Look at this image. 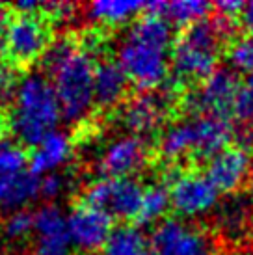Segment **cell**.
Here are the masks:
<instances>
[{
  "mask_svg": "<svg viewBox=\"0 0 253 255\" xmlns=\"http://www.w3.org/2000/svg\"><path fill=\"white\" fill-rule=\"evenodd\" d=\"M54 86L41 75L22 78L9 114V127L15 138L24 147H37L43 140L54 132L60 120Z\"/></svg>",
  "mask_w": 253,
  "mask_h": 255,
  "instance_id": "cell-1",
  "label": "cell"
},
{
  "mask_svg": "<svg viewBox=\"0 0 253 255\" xmlns=\"http://www.w3.org/2000/svg\"><path fill=\"white\" fill-rule=\"evenodd\" d=\"M95 60L82 47L50 73L60 110L65 121H86V114L95 107Z\"/></svg>",
  "mask_w": 253,
  "mask_h": 255,
  "instance_id": "cell-2",
  "label": "cell"
},
{
  "mask_svg": "<svg viewBox=\"0 0 253 255\" xmlns=\"http://www.w3.org/2000/svg\"><path fill=\"white\" fill-rule=\"evenodd\" d=\"M54 22L41 11L21 13L11 9L7 28L6 60L17 71H26L35 62L43 60L54 43Z\"/></svg>",
  "mask_w": 253,
  "mask_h": 255,
  "instance_id": "cell-3",
  "label": "cell"
},
{
  "mask_svg": "<svg viewBox=\"0 0 253 255\" xmlns=\"http://www.w3.org/2000/svg\"><path fill=\"white\" fill-rule=\"evenodd\" d=\"M143 190L132 177L99 179L90 184L78 198L80 203L106 213L110 218H118L123 224H136L140 216Z\"/></svg>",
  "mask_w": 253,
  "mask_h": 255,
  "instance_id": "cell-4",
  "label": "cell"
},
{
  "mask_svg": "<svg viewBox=\"0 0 253 255\" xmlns=\"http://www.w3.org/2000/svg\"><path fill=\"white\" fill-rule=\"evenodd\" d=\"M164 179L169 186L171 207L181 216L205 213L218 201V188L211 183L207 173H201L197 168L168 166Z\"/></svg>",
  "mask_w": 253,
  "mask_h": 255,
  "instance_id": "cell-5",
  "label": "cell"
},
{
  "mask_svg": "<svg viewBox=\"0 0 253 255\" xmlns=\"http://www.w3.org/2000/svg\"><path fill=\"white\" fill-rule=\"evenodd\" d=\"M120 65L138 92L160 88L169 73L166 52L126 37L120 49Z\"/></svg>",
  "mask_w": 253,
  "mask_h": 255,
  "instance_id": "cell-6",
  "label": "cell"
},
{
  "mask_svg": "<svg viewBox=\"0 0 253 255\" xmlns=\"http://www.w3.org/2000/svg\"><path fill=\"white\" fill-rule=\"evenodd\" d=\"M252 168V153L239 147L237 143H231L207 162V177L211 179L218 192L231 196L248 188Z\"/></svg>",
  "mask_w": 253,
  "mask_h": 255,
  "instance_id": "cell-7",
  "label": "cell"
},
{
  "mask_svg": "<svg viewBox=\"0 0 253 255\" xmlns=\"http://www.w3.org/2000/svg\"><path fill=\"white\" fill-rule=\"evenodd\" d=\"M151 244L158 255H214L211 239L184 222L168 218L153 231Z\"/></svg>",
  "mask_w": 253,
  "mask_h": 255,
  "instance_id": "cell-8",
  "label": "cell"
},
{
  "mask_svg": "<svg viewBox=\"0 0 253 255\" xmlns=\"http://www.w3.org/2000/svg\"><path fill=\"white\" fill-rule=\"evenodd\" d=\"M67 229L71 242H75L84 252L103 250L114 231V220L103 211L77 201L67 216Z\"/></svg>",
  "mask_w": 253,
  "mask_h": 255,
  "instance_id": "cell-9",
  "label": "cell"
},
{
  "mask_svg": "<svg viewBox=\"0 0 253 255\" xmlns=\"http://www.w3.org/2000/svg\"><path fill=\"white\" fill-rule=\"evenodd\" d=\"M147 142L138 136H126L110 143L99 160V171L103 179L128 177L149 164Z\"/></svg>",
  "mask_w": 253,
  "mask_h": 255,
  "instance_id": "cell-10",
  "label": "cell"
},
{
  "mask_svg": "<svg viewBox=\"0 0 253 255\" xmlns=\"http://www.w3.org/2000/svg\"><path fill=\"white\" fill-rule=\"evenodd\" d=\"M130 80L120 62L101 58L95 64V108L99 114L114 112L130 97Z\"/></svg>",
  "mask_w": 253,
  "mask_h": 255,
  "instance_id": "cell-11",
  "label": "cell"
},
{
  "mask_svg": "<svg viewBox=\"0 0 253 255\" xmlns=\"http://www.w3.org/2000/svg\"><path fill=\"white\" fill-rule=\"evenodd\" d=\"M35 231L39 235L37 255H67L71 235L67 218H63L58 207H43L35 213Z\"/></svg>",
  "mask_w": 253,
  "mask_h": 255,
  "instance_id": "cell-12",
  "label": "cell"
},
{
  "mask_svg": "<svg viewBox=\"0 0 253 255\" xmlns=\"http://www.w3.org/2000/svg\"><path fill=\"white\" fill-rule=\"evenodd\" d=\"M216 227L220 233L229 241H239L248 231L250 224L253 226V198L248 192L231 194L220 203L216 211Z\"/></svg>",
  "mask_w": 253,
  "mask_h": 255,
  "instance_id": "cell-13",
  "label": "cell"
},
{
  "mask_svg": "<svg viewBox=\"0 0 253 255\" xmlns=\"http://www.w3.org/2000/svg\"><path fill=\"white\" fill-rule=\"evenodd\" d=\"M149 13H155L164 17L169 24H177V26H188L194 22L201 21L205 17L214 11V6L209 2H201V0H179V2H149L145 4V9Z\"/></svg>",
  "mask_w": 253,
  "mask_h": 255,
  "instance_id": "cell-14",
  "label": "cell"
},
{
  "mask_svg": "<svg viewBox=\"0 0 253 255\" xmlns=\"http://www.w3.org/2000/svg\"><path fill=\"white\" fill-rule=\"evenodd\" d=\"M126 37L145 43L149 47H155V49L164 50V52L175 41L171 24L164 17L149 13V11H143V13L138 15V19L132 22Z\"/></svg>",
  "mask_w": 253,
  "mask_h": 255,
  "instance_id": "cell-15",
  "label": "cell"
},
{
  "mask_svg": "<svg viewBox=\"0 0 253 255\" xmlns=\"http://www.w3.org/2000/svg\"><path fill=\"white\" fill-rule=\"evenodd\" d=\"M69 151V138L62 132H52L30 155V173H34L35 177L41 173H49L52 168H56L58 164H62L67 158Z\"/></svg>",
  "mask_w": 253,
  "mask_h": 255,
  "instance_id": "cell-16",
  "label": "cell"
},
{
  "mask_svg": "<svg viewBox=\"0 0 253 255\" xmlns=\"http://www.w3.org/2000/svg\"><path fill=\"white\" fill-rule=\"evenodd\" d=\"M145 9V2L138 0H101L88 6V13L92 19L103 22L105 26H116L121 22L132 19L134 15H140V11Z\"/></svg>",
  "mask_w": 253,
  "mask_h": 255,
  "instance_id": "cell-17",
  "label": "cell"
},
{
  "mask_svg": "<svg viewBox=\"0 0 253 255\" xmlns=\"http://www.w3.org/2000/svg\"><path fill=\"white\" fill-rule=\"evenodd\" d=\"M145 252V239L132 224L116 227L103 248V255H141Z\"/></svg>",
  "mask_w": 253,
  "mask_h": 255,
  "instance_id": "cell-18",
  "label": "cell"
},
{
  "mask_svg": "<svg viewBox=\"0 0 253 255\" xmlns=\"http://www.w3.org/2000/svg\"><path fill=\"white\" fill-rule=\"evenodd\" d=\"M41 194V181L30 171H21L13 177L7 179L6 196L2 205L4 207H22L24 203L37 198Z\"/></svg>",
  "mask_w": 253,
  "mask_h": 255,
  "instance_id": "cell-19",
  "label": "cell"
},
{
  "mask_svg": "<svg viewBox=\"0 0 253 255\" xmlns=\"http://www.w3.org/2000/svg\"><path fill=\"white\" fill-rule=\"evenodd\" d=\"M171 205L169 199V186L166 183L151 184L143 190V201H141L140 216L136 220V226H143V224H151L155 220L162 218L168 207Z\"/></svg>",
  "mask_w": 253,
  "mask_h": 255,
  "instance_id": "cell-20",
  "label": "cell"
},
{
  "mask_svg": "<svg viewBox=\"0 0 253 255\" xmlns=\"http://www.w3.org/2000/svg\"><path fill=\"white\" fill-rule=\"evenodd\" d=\"M26 162H30L26 147L7 136H0V177H13L21 173Z\"/></svg>",
  "mask_w": 253,
  "mask_h": 255,
  "instance_id": "cell-21",
  "label": "cell"
},
{
  "mask_svg": "<svg viewBox=\"0 0 253 255\" xmlns=\"http://www.w3.org/2000/svg\"><path fill=\"white\" fill-rule=\"evenodd\" d=\"M225 56L231 64V69L252 75L253 73V36L240 34L225 49Z\"/></svg>",
  "mask_w": 253,
  "mask_h": 255,
  "instance_id": "cell-22",
  "label": "cell"
},
{
  "mask_svg": "<svg viewBox=\"0 0 253 255\" xmlns=\"http://www.w3.org/2000/svg\"><path fill=\"white\" fill-rule=\"evenodd\" d=\"M17 88V69L7 60H0V110L11 114L7 107L15 101Z\"/></svg>",
  "mask_w": 253,
  "mask_h": 255,
  "instance_id": "cell-23",
  "label": "cell"
},
{
  "mask_svg": "<svg viewBox=\"0 0 253 255\" xmlns=\"http://www.w3.org/2000/svg\"><path fill=\"white\" fill-rule=\"evenodd\" d=\"M233 116L237 118V123H253V73L242 82Z\"/></svg>",
  "mask_w": 253,
  "mask_h": 255,
  "instance_id": "cell-24",
  "label": "cell"
},
{
  "mask_svg": "<svg viewBox=\"0 0 253 255\" xmlns=\"http://www.w3.org/2000/svg\"><path fill=\"white\" fill-rule=\"evenodd\" d=\"M32 229H35V214L28 211H17L7 218L4 231L9 239H17V237H24L28 235Z\"/></svg>",
  "mask_w": 253,
  "mask_h": 255,
  "instance_id": "cell-25",
  "label": "cell"
},
{
  "mask_svg": "<svg viewBox=\"0 0 253 255\" xmlns=\"http://www.w3.org/2000/svg\"><path fill=\"white\" fill-rule=\"evenodd\" d=\"M9 21H11V7L0 4V60H6V43Z\"/></svg>",
  "mask_w": 253,
  "mask_h": 255,
  "instance_id": "cell-26",
  "label": "cell"
},
{
  "mask_svg": "<svg viewBox=\"0 0 253 255\" xmlns=\"http://www.w3.org/2000/svg\"><path fill=\"white\" fill-rule=\"evenodd\" d=\"M63 188V179L62 175H56V173H49L47 177L41 181V196H45L47 199L56 198L58 194L62 192Z\"/></svg>",
  "mask_w": 253,
  "mask_h": 255,
  "instance_id": "cell-27",
  "label": "cell"
},
{
  "mask_svg": "<svg viewBox=\"0 0 253 255\" xmlns=\"http://www.w3.org/2000/svg\"><path fill=\"white\" fill-rule=\"evenodd\" d=\"M240 21H242V26L246 28L248 34H252L253 36V2H248L246 4L244 11H242V17H240Z\"/></svg>",
  "mask_w": 253,
  "mask_h": 255,
  "instance_id": "cell-28",
  "label": "cell"
},
{
  "mask_svg": "<svg viewBox=\"0 0 253 255\" xmlns=\"http://www.w3.org/2000/svg\"><path fill=\"white\" fill-rule=\"evenodd\" d=\"M7 179H9V177H0V203H2V201H4V196H6Z\"/></svg>",
  "mask_w": 253,
  "mask_h": 255,
  "instance_id": "cell-29",
  "label": "cell"
},
{
  "mask_svg": "<svg viewBox=\"0 0 253 255\" xmlns=\"http://www.w3.org/2000/svg\"><path fill=\"white\" fill-rule=\"evenodd\" d=\"M248 190H250V194H252L253 198V168H252V175H250V183H248Z\"/></svg>",
  "mask_w": 253,
  "mask_h": 255,
  "instance_id": "cell-30",
  "label": "cell"
},
{
  "mask_svg": "<svg viewBox=\"0 0 253 255\" xmlns=\"http://www.w3.org/2000/svg\"><path fill=\"white\" fill-rule=\"evenodd\" d=\"M141 255H158V254H156L155 250H147V252H143Z\"/></svg>",
  "mask_w": 253,
  "mask_h": 255,
  "instance_id": "cell-31",
  "label": "cell"
}]
</instances>
